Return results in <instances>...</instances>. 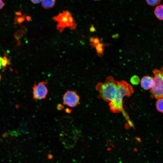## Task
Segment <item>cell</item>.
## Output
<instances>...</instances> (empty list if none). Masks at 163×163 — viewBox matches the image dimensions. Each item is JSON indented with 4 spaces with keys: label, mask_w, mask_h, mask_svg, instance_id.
<instances>
[{
    "label": "cell",
    "mask_w": 163,
    "mask_h": 163,
    "mask_svg": "<svg viewBox=\"0 0 163 163\" xmlns=\"http://www.w3.org/2000/svg\"><path fill=\"white\" fill-rule=\"evenodd\" d=\"M118 82L111 76L107 77L104 82L98 83L96 89L98 92V98L110 102L115 100L118 91Z\"/></svg>",
    "instance_id": "cell-1"
},
{
    "label": "cell",
    "mask_w": 163,
    "mask_h": 163,
    "mask_svg": "<svg viewBox=\"0 0 163 163\" xmlns=\"http://www.w3.org/2000/svg\"><path fill=\"white\" fill-rule=\"evenodd\" d=\"M53 19L57 22L56 29L62 33L66 27L71 30L75 29L77 24L71 13L67 10H63L57 15L53 17Z\"/></svg>",
    "instance_id": "cell-2"
},
{
    "label": "cell",
    "mask_w": 163,
    "mask_h": 163,
    "mask_svg": "<svg viewBox=\"0 0 163 163\" xmlns=\"http://www.w3.org/2000/svg\"><path fill=\"white\" fill-rule=\"evenodd\" d=\"M154 83L150 89L151 97L157 99L163 98V68L152 71Z\"/></svg>",
    "instance_id": "cell-3"
},
{
    "label": "cell",
    "mask_w": 163,
    "mask_h": 163,
    "mask_svg": "<svg viewBox=\"0 0 163 163\" xmlns=\"http://www.w3.org/2000/svg\"><path fill=\"white\" fill-rule=\"evenodd\" d=\"M47 81L35 83L33 87V98L35 100H41L45 99L48 93Z\"/></svg>",
    "instance_id": "cell-4"
},
{
    "label": "cell",
    "mask_w": 163,
    "mask_h": 163,
    "mask_svg": "<svg viewBox=\"0 0 163 163\" xmlns=\"http://www.w3.org/2000/svg\"><path fill=\"white\" fill-rule=\"evenodd\" d=\"M63 103L72 107H76L79 103L80 97L77 93L73 91H67L63 94Z\"/></svg>",
    "instance_id": "cell-5"
},
{
    "label": "cell",
    "mask_w": 163,
    "mask_h": 163,
    "mask_svg": "<svg viewBox=\"0 0 163 163\" xmlns=\"http://www.w3.org/2000/svg\"><path fill=\"white\" fill-rule=\"evenodd\" d=\"M154 83L153 77L149 76H145L141 79L140 84L141 87L145 90L151 89Z\"/></svg>",
    "instance_id": "cell-6"
},
{
    "label": "cell",
    "mask_w": 163,
    "mask_h": 163,
    "mask_svg": "<svg viewBox=\"0 0 163 163\" xmlns=\"http://www.w3.org/2000/svg\"><path fill=\"white\" fill-rule=\"evenodd\" d=\"M156 17L160 20H163V5H157L154 11Z\"/></svg>",
    "instance_id": "cell-7"
},
{
    "label": "cell",
    "mask_w": 163,
    "mask_h": 163,
    "mask_svg": "<svg viewBox=\"0 0 163 163\" xmlns=\"http://www.w3.org/2000/svg\"><path fill=\"white\" fill-rule=\"evenodd\" d=\"M56 2V0H42L41 2V5L45 9H50L54 6Z\"/></svg>",
    "instance_id": "cell-8"
},
{
    "label": "cell",
    "mask_w": 163,
    "mask_h": 163,
    "mask_svg": "<svg viewBox=\"0 0 163 163\" xmlns=\"http://www.w3.org/2000/svg\"><path fill=\"white\" fill-rule=\"evenodd\" d=\"M156 103V107L157 110L163 113V98L157 99Z\"/></svg>",
    "instance_id": "cell-9"
},
{
    "label": "cell",
    "mask_w": 163,
    "mask_h": 163,
    "mask_svg": "<svg viewBox=\"0 0 163 163\" xmlns=\"http://www.w3.org/2000/svg\"><path fill=\"white\" fill-rule=\"evenodd\" d=\"M105 45L102 43H99L98 44L95 46L97 52L98 54H103L104 51L103 47Z\"/></svg>",
    "instance_id": "cell-10"
},
{
    "label": "cell",
    "mask_w": 163,
    "mask_h": 163,
    "mask_svg": "<svg viewBox=\"0 0 163 163\" xmlns=\"http://www.w3.org/2000/svg\"><path fill=\"white\" fill-rule=\"evenodd\" d=\"M146 2L149 6H155L159 5L161 0H145Z\"/></svg>",
    "instance_id": "cell-11"
},
{
    "label": "cell",
    "mask_w": 163,
    "mask_h": 163,
    "mask_svg": "<svg viewBox=\"0 0 163 163\" xmlns=\"http://www.w3.org/2000/svg\"><path fill=\"white\" fill-rule=\"evenodd\" d=\"M140 81L139 77L136 75L133 76L130 78V82L133 85H138Z\"/></svg>",
    "instance_id": "cell-12"
},
{
    "label": "cell",
    "mask_w": 163,
    "mask_h": 163,
    "mask_svg": "<svg viewBox=\"0 0 163 163\" xmlns=\"http://www.w3.org/2000/svg\"><path fill=\"white\" fill-rule=\"evenodd\" d=\"M10 64L9 59H8L6 56L5 55L2 58V66L3 68L5 67L7 65Z\"/></svg>",
    "instance_id": "cell-13"
},
{
    "label": "cell",
    "mask_w": 163,
    "mask_h": 163,
    "mask_svg": "<svg viewBox=\"0 0 163 163\" xmlns=\"http://www.w3.org/2000/svg\"><path fill=\"white\" fill-rule=\"evenodd\" d=\"M93 43L91 45L93 47H94L95 46L100 43V40L98 38H94L93 42Z\"/></svg>",
    "instance_id": "cell-14"
},
{
    "label": "cell",
    "mask_w": 163,
    "mask_h": 163,
    "mask_svg": "<svg viewBox=\"0 0 163 163\" xmlns=\"http://www.w3.org/2000/svg\"><path fill=\"white\" fill-rule=\"evenodd\" d=\"M90 31L91 32H93L96 31V29L93 25H92L89 29Z\"/></svg>",
    "instance_id": "cell-15"
},
{
    "label": "cell",
    "mask_w": 163,
    "mask_h": 163,
    "mask_svg": "<svg viewBox=\"0 0 163 163\" xmlns=\"http://www.w3.org/2000/svg\"><path fill=\"white\" fill-rule=\"evenodd\" d=\"M31 2L34 4H37L40 3L42 0H30Z\"/></svg>",
    "instance_id": "cell-16"
},
{
    "label": "cell",
    "mask_w": 163,
    "mask_h": 163,
    "mask_svg": "<svg viewBox=\"0 0 163 163\" xmlns=\"http://www.w3.org/2000/svg\"><path fill=\"white\" fill-rule=\"evenodd\" d=\"M5 4L2 0H0V10L5 6Z\"/></svg>",
    "instance_id": "cell-17"
},
{
    "label": "cell",
    "mask_w": 163,
    "mask_h": 163,
    "mask_svg": "<svg viewBox=\"0 0 163 163\" xmlns=\"http://www.w3.org/2000/svg\"><path fill=\"white\" fill-rule=\"evenodd\" d=\"M63 106L61 104H59L57 106V108L58 110H61L63 109Z\"/></svg>",
    "instance_id": "cell-18"
},
{
    "label": "cell",
    "mask_w": 163,
    "mask_h": 163,
    "mask_svg": "<svg viewBox=\"0 0 163 163\" xmlns=\"http://www.w3.org/2000/svg\"><path fill=\"white\" fill-rule=\"evenodd\" d=\"M94 38L93 37H91L89 39V42L91 43H93Z\"/></svg>",
    "instance_id": "cell-19"
},
{
    "label": "cell",
    "mask_w": 163,
    "mask_h": 163,
    "mask_svg": "<svg viewBox=\"0 0 163 163\" xmlns=\"http://www.w3.org/2000/svg\"><path fill=\"white\" fill-rule=\"evenodd\" d=\"M2 58L0 56V69H1L2 66Z\"/></svg>",
    "instance_id": "cell-20"
},
{
    "label": "cell",
    "mask_w": 163,
    "mask_h": 163,
    "mask_svg": "<svg viewBox=\"0 0 163 163\" xmlns=\"http://www.w3.org/2000/svg\"><path fill=\"white\" fill-rule=\"evenodd\" d=\"M66 111L68 113H70L71 111V110L69 108H67L66 110Z\"/></svg>",
    "instance_id": "cell-21"
},
{
    "label": "cell",
    "mask_w": 163,
    "mask_h": 163,
    "mask_svg": "<svg viewBox=\"0 0 163 163\" xmlns=\"http://www.w3.org/2000/svg\"><path fill=\"white\" fill-rule=\"evenodd\" d=\"M94 1H100L101 0H93Z\"/></svg>",
    "instance_id": "cell-22"
},
{
    "label": "cell",
    "mask_w": 163,
    "mask_h": 163,
    "mask_svg": "<svg viewBox=\"0 0 163 163\" xmlns=\"http://www.w3.org/2000/svg\"><path fill=\"white\" fill-rule=\"evenodd\" d=\"M1 75H0V81L1 80Z\"/></svg>",
    "instance_id": "cell-23"
}]
</instances>
